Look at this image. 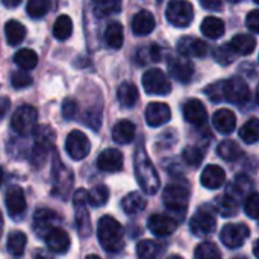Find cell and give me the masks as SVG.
<instances>
[{"label":"cell","instance_id":"ba28073f","mask_svg":"<svg viewBox=\"0 0 259 259\" xmlns=\"http://www.w3.org/2000/svg\"><path fill=\"white\" fill-rule=\"evenodd\" d=\"M165 17L168 23L176 27H187L194 18L193 5L187 0H170L165 9Z\"/></svg>","mask_w":259,"mask_h":259},{"label":"cell","instance_id":"9c48e42d","mask_svg":"<svg viewBox=\"0 0 259 259\" xmlns=\"http://www.w3.org/2000/svg\"><path fill=\"white\" fill-rule=\"evenodd\" d=\"M143 87L147 94L167 96L171 91V83L167 74L159 68H150L143 76Z\"/></svg>","mask_w":259,"mask_h":259},{"label":"cell","instance_id":"f5cc1de1","mask_svg":"<svg viewBox=\"0 0 259 259\" xmlns=\"http://www.w3.org/2000/svg\"><path fill=\"white\" fill-rule=\"evenodd\" d=\"M200 5L208 11H222L223 0H200Z\"/></svg>","mask_w":259,"mask_h":259},{"label":"cell","instance_id":"484cf974","mask_svg":"<svg viewBox=\"0 0 259 259\" xmlns=\"http://www.w3.org/2000/svg\"><path fill=\"white\" fill-rule=\"evenodd\" d=\"M228 44H229V47L232 49V52L237 56H247V55L255 52V49H256V38L253 35L240 33V35H235Z\"/></svg>","mask_w":259,"mask_h":259},{"label":"cell","instance_id":"4316f807","mask_svg":"<svg viewBox=\"0 0 259 259\" xmlns=\"http://www.w3.org/2000/svg\"><path fill=\"white\" fill-rule=\"evenodd\" d=\"M147 206V202L146 199L138 193V191H134V193H129L127 196H124L120 202V208L121 211L129 215V217H134V215H138L140 212H143Z\"/></svg>","mask_w":259,"mask_h":259},{"label":"cell","instance_id":"f35d334b","mask_svg":"<svg viewBox=\"0 0 259 259\" xmlns=\"http://www.w3.org/2000/svg\"><path fill=\"white\" fill-rule=\"evenodd\" d=\"M93 9L96 17H108L120 12L121 0H93Z\"/></svg>","mask_w":259,"mask_h":259},{"label":"cell","instance_id":"d590c367","mask_svg":"<svg viewBox=\"0 0 259 259\" xmlns=\"http://www.w3.org/2000/svg\"><path fill=\"white\" fill-rule=\"evenodd\" d=\"M26 244H27V237H26V234L21 232V231H14V232H11L9 237H8V241H6L8 252H9L12 256H21V255L24 253Z\"/></svg>","mask_w":259,"mask_h":259},{"label":"cell","instance_id":"d4e9b609","mask_svg":"<svg viewBox=\"0 0 259 259\" xmlns=\"http://www.w3.org/2000/svg\"><path fill=\"white\" fill-rule=\"evenodd\" d=\"M212 124L220 134H232L237 127V117L231 109H219L212 115Z\"/></svg>","mask_w":259,"mask_h":259},{"label":"cell","instance_id":"ac0fdd59","mask_svg":"<svg viewBox=\"0 0 259 259\" xmlns=\"http://www.w3.org/2000/svg\"><path fill=\"white\" fill-rule=\"evenodd\" d=\"M44 241H46V246L49 247L50 252L53 253H58V255H64L68 252L70 249V237L68 234L61 229L59 226L50 229L44 237Z\"/></svg>","mask_w":259,"mask_h":259},{"label":"cell","instance_id":"681fc988","mask_svg":"<svg viewBox=\"0 0 259 259\" xmlns=\"http://www.w3.org/2000/svg\"><path fill=\"white\" fill-rule=\"evenodd\" d=\"M11 83H12V87L17 88V90L26 88V87H29V85L32 83V76H30L27 71H24V70L15 71V73H12V76H11Z\"/></svg>","mask_w":259,"mask_h":259},{"label":"cell","instance_id":"8d00e7d4","mask_svg":"<svg viewBox=\"0 0 259 259\" xmlns=\"http://www.w3.org/2000/svg\"><path fill=\"white\" fill-rule=\"evenodd\" d=\"M162 250V246L152 240H143L137 246V255L140 259H158Z\"/></svg>","mask_w":259,"mask_h":259},{"label":"cell","instance_id":"8992f818","mask_svg":"<svg viewBox=\"0 0 259 259\" xmlns=\"http://www.w3.org/2000/svg\"><path fill=\"white\" fill-rule=\"evenodd\" d=\"M38 112L30 105H21L11 117V127L18 135H29L36 127Z\"/></svg>","mask_w":259,"mask_h":259},{"label":"cell","instance_id":"5bb4252c","mask_svg":"<svg viewBox=\"0 0 259 259\" xmlns=\"http://www.w3.org/2000/svg\"><path fill=\"white\" fill-rule=\"evenodd\" d=\"M167 67L168 71L171 74V77L178 82L187 83L193 79L194 74V65L193 62L182 55H170L168 61H167Z\"/></svg>","mask_w":259,"mask_h":259},{"label":"cell","instance_id":"be15d7a7","mask_svg":"<svg viewBox=\"0 0 259 259\" xmlns=\"http://www.w3.org/2000/svg\"><path fill=\"white\" fill-rule=\"evenodd\" d=\"M234 259H244V258H234Z\"/></svg>","mask_w":259,"mask_h":259},{"label":"cell","instance_id":"6da1fadb","mask_svg":"<svg viewBox=\"0 0 259 259\" xmlns=\"http://www.w3.org/2000/svg\"><path fill=\"white\" fill-rule=\"evenodd\" d=\"M205 93L215 103L226 100L229 103L243 105L250 97L249 85L241 77H231L228 80H219V82L209 85L205 90Z\"/></svg>","mask_w":259,"mask_h":259},{"label":"cell","instance_id":"4fadbf2b","mask_svg":"<svg viewBox=\"0 0 259 259\" xmlns=\"http://www.w3.org/2000/svg\"><path fill=\"white\" fill-rule=\"evenodd\" d=\"M250 237V229L243 223L226 225L220 232V240L228 249H240Z\"/></svg>","mask_w":259,"mask_h":259},{"label":"cell","instance_id":"7bdbcfd3","mask_svg":"<svg viewBox=\"0 0 259 259\" xmlns=\"http://www.w3.org/2000/svg\"><path fill=\"white\" fill-rule=\"evenodd\" d=\"M240 137L244 143L247 144H255L259 140V121L258 118H250L241 129H240Z\"/></svg>","mask_w":259,"mask_h":259},{"label":"cell","instance_id":"1f68e13d","mask_svg":"<svg viewBox=\"0 0 259 259\" xmlns=\"http://www.w3.org/2000/svg\"><path fill=\"white\" fill-rule=\"evenodd\" d=\"M117 100L123 108H131L138 100V88L132 82H123L117 90Z\"/></svg>","mask_w":259,"mask_h":259},{"label":"cell","instance_id":"c3c4849f","mask_svg":"<svg viewBox=\"0 0 259 259\" xmlns=\"http://www.w3.org/2000/svg\"><path fill=\"white\" fill-rule=\"evenodd\" d=\"M244 212L252 219L256 220L259 212V196L256 191H252L246 199H244Z\"/></svg>","mask_w":259,"mask_h":259},{"label":"cell","instance_id":"680465c9","mask_svg":"<svg viewBox=\"0 0 259 259\" xmlns=\"http://www.w3.org/2000/svg\"><path fill=\"white\" fill-rule=\"evenodd\" d=\"M87 259H100L97 255H90V256H87Z\"/></svg>","mask_w":259,"mask_h":259},{"label":"cell","instance_id":"91938a15","mask_svg":"<svg viewBox=\"0 0 259 259\" xmlns=\"http://www.w3.org/2000/svg\"><path fill=\"white\" fill-rule=\"evenodd\" d=\"M167 259H182V256H179V255H173V256H170V258Z\"/></svg>","mask_w":259,"mask_h":259},{"label":"cell","instance_id":"6125c7cd","mask_svg":"<svg viewBox=\"0 0 259 259\" xmlns=\"http://www.w3.org/2000/svg\"><path fill=\"white\" fill-rule=\"evenodd\" d=\"M253 2H255V3H259V0H253Z\"/></svg>","mask_w":259,"mask_h":259},{"label":"cell","instance_id":"74e56055","mask_svg":"<svg viewBox=\"0 0 259 259\" xmlns=\"http://www.w3.org/2000/svg\"><path fill=\"white\" fill-rule=\"evenodd\" d=\"M14 61H15V64L21 70L29 71V70H33L36 67V64H38V55L32 49H21V50H18L15 53Z\"/></svg>","mask_w":259,"mask_h":259},{"label":"cell","instance_id":"9a60e30c","mask_svg":"<svg viewBox=\"0 0 259 259\" xmlns=\"http://www.w3.org/2000/svg\"><path fill=\"white\" fill-rule=\"evenodd\" d=\"M5 203H6V209H8V214L12 220H21L26 214V208H27V203H26V196H24V191L20 188V187H11L8 188L6 191V196H5Z\"/></svg>","mask_w":259,"mask_h":259},{"label":"cell","instance_id":"60d3db41","mask_svg":"<svg viewBox=\"0 0 259 259\" xmlns=\"http://www.w3.org/2000/svg\"><path fill=\"white\" fill-rule=\"evenodd\" d=\"M108 199H109V190L105 185H97L93 190L87 191V202L94 208L105 206L108 203Z\"/></svg>","mask_w":259,"mask_h":259},{"label":"cell","instance_id":"4dcf8cb0","mask_svg":"<svg viewBox=\"0 0 259 259\" xmlns=\"http://www.w3.org/2000/svg\"><path fill=\"white\" fill-rule=\"evenodd\" d=\"M200 30H202V33L206 38H209V39H219L220 36L225 35L226 27H225L223 20H220L219 17H206L202 21Z\"/></svg>","mask_w":259,"mask_h":259},{"label":"cell","instance_id":"7a4b0ae2","mask_svg":"<svg viewBox=\"0 0 259 259\" xmlns=\"http://www.w3.org/2000/svg\"><path fill=\"white\" fill-rule=\"evenodd\" d=\"M134 168H135V176H137V181H138L141 190L149 196L156 194L161 187L159 176H158V171H156L155 165L152 164V161L143 146H140L135 152Z\"/></svg>","mask_w":259,"mask_h":259},{"label":"cell","instance_id":"44dd1931","mask_svg":"<svg viewBox=\"0 0 259 259\" xmlns=\"http://www.w3.org/2000/svg\"><path fill=\"white\" fill-rule=\"evenodd\" d=\"M178 52L182 56H194V58H203L208 53V46L193 36H184L178 41Z\"/></svg>","mask_w":259,"mask_h":259},{"label":"cell","instance_id":"e575fe53","mask_svg":"<svg viewBox=\"0 0 259 259\" xmlns=\"http://www.w3.org/2000/svg\"><path fill=\"white\" fill-rule=\"evenodd\" d=\"M105 41L111 49H121L123 42H124V32H123V26L117 21L111 23L106 30H105Z\"/></svg>","mask_w":259,"mask_h":259},{"label":"cell","instance_id":"11a10c76","mask_svg":"<svg viewBox=\"0 0 259 259\" xmlns=\"http://www.w3.org/2000/svg\"><path fill=\"white\" fill-rule=\"evenodd\" d=\"M2 3H3L6 8H17V6L21 3V0H2Z\"/></svg>","mask_w":259,"mask_h":259},{"label":"cell","instance_id":"ffe728a7","mask_svg":"<svg viewBox=\"0 0 259 259\" xmlns=\"http://www.w3.org/2000/svg\"><path fill=\"white\" fill-rule=\"evenodd\" d=\"M97 168L105 173H117L123 168V155L117 149H105L97 158Z\"/></svg>","mask_w":259,"mask_h":259},{"label":"cell","instance_id":"2e32d148","mask_svg":"<svg viewBox=\"0 0 259 259\" xmlns=\"http://www.w3.org/2000/svg\"><path fill=\"white\" fill-rule=\"evenodd\" d=\"M59 223L61 217L49 208L36 209L33 214V231L38 237H44L50 229L59 226Z\"/></svg>","mask_w":259,"mask_h":259},{"label":"cell","instance_id":"5b68a950","mask_svg":"<svg viewBox=\"0 0 259 259\" xmlns=\"http://www.w3.org/2000/svg\"><path fill=\"white\" fill-rule=\"evenodd\" d=\"M162 199H164V205L167 209L176 214H184L188 208L190 190L181 184H175V185L170 184L164 188Z\"/></svg>","mask_w":259,"mask_h":259},{"label":"cell","instance_id":"f546056e","mask_svg":"<svg viewBox=\"0 0 259 259\" xmlns=\"http://www.w3.org/2000/svg\"><path fill=\"white\" fill-rule=\"evenodd\" d=\"M214 208L215 211L222 215V217H234L238 214V209H240V205H238V200L231 196V194H223V196H219L215 199V203H214Z\"/></svg>","mask_w":259,"mask_h":259},{"label":"cell","instance_id":"db71d44e","mask_svg":"<svg viewBox=\"0 0 259 259\" xmlns=\"http://www.w3.org/2000/svg\"><path fill=\"white\" fill-rule=\"evenodd\" d=\"M11 108V100L8 97H0V120L8 114Z\"/></svg>","mask_w":259,"mask_h":259},{"label":"cell","instance_id":"cb8c5ba5","mask_svg":"<svg viewBox=\"0 0 259 259\" xmlns=\"http://www.w3.org/2000/svg\"><path fill=\"white\" fill-rule=\"evenodd\" d=\"M155 17L149 11H140L132 18V32L138 36H144L153 32L155 29Z\"/></svg>","mask_w":259,"mask_h":259},{"label":"cell","instance_id":"f1b7e54d","mask_svg":"<svg viewBox=\"0 0 259 259\" xmlns=\"http://www.w3.org/2000/svg\"><path fill=\"white\" fill-rule=\"evenodd\" d=\"M253 181L249 178V176H246V175H238L234 181H232V184H231V187H229V190H228V194H231V196H234L238 202H240V199L241 197H247L253 190Z\"/></svg>","mask_w":259,"mask_h":259},{"label":"cell","instance_id":"603a6c76","mask_svg":"<svg viewBox=\"0 0 259 259\" xmlns=\"http://www.w3.org/2000/svg\"><path fill=\"white\" fill-rule=\"evenodd\" d=\"M184 117L193 126H202L208 120L206 109H205L203 103L200 100H197V99H191V100H188L185 103V106H184Z\"/></svg>","mask_w":259,"mask_h":259},{"label":"cell","instance_id":"d6a6232c","mask_svg":"<svg viewBox=\"0 0 259 259\" xmlns=\"http://www.w3.org/2000/svg\"><path fill=\"white\" fill-rule=\"evenodd\" d=\"M5 36L9 46H18L26 38V27L17 20H9L5 24Z\"/></svg>","mask_w":259,"mask_h":259},{"label":"cell","instance_id":"94428289","mask_svg":"<svg viewBox=\"0 0 259 259\" xmlns=\"http://www.w3.org/2000/svg\"><path fill=\"white\" fill-rule=\"evenodd\" d=\"M231 3H238V2H241V0H229Z\"/></svg>","mask_w":259,"mask_h":259},{"label":"cell","instance_id":"b9f144b4","mask_svg":"<svg viewBox=\"0 0 259 259\" xmlns=\"http://www.w3.org/2000/svg\"><path fill=\"white\" fill-rule=\"evenodd\" d=\"M161 58H162V52H161L158 44L143 47L138 50V55H137V59L141 65H144L147 62H159Z\"/></svg>","mask_w":259,"mask_h":259},{"label":"cell","instance_id":"7402d4cb","mask_svg":"<svg viewBox=\"0 0 259 259\" xmlns=\"http://www.w3.org/2000/svg\"><path fill=\"white\" fill-rule=\"evenodd\" d=\"M200 182L208 190H219L226 182V173L220 165H215V164L208 165L202 171Z\"/></svg>","mask_w":259,"mask_h":259},{"label":"cell","instance_id":"d6986e66","mask_svg":"<svg viewBox=\"0 0 259 259\" xmlns=\"http://www.w3.org/2000/svg\"><path fill=\"white\" fill-rule=\"evenodd\" d=\"M171 118V111L167 103L153 102L146 108V121L150 127H159L168 123Z\"/></svg>","mask_w":259,"mask_h":259},{"label":"cell","instance_id":"816d5d0a","mask_svg":"<svg viewBox=\"0 0 259 259\" xmlns=\"http://www.w3.org/2000/svg\"><path fill=\"white\" fill-rule=\"evenodd\" d=\"M246 24L247 27L253 32V33H258L259 32V11L258 9H253L249 12L247 18H246Z\"/></svg>","mask_w":259,"mask_h":259},{"label":"cell","instance_id":"ab89813d","mask_svg":"<svg viewBox=\"0 0 259 259\" xmlns=\"http://www.w3.org/2000/svg\"><path fill=\"white\" fill-rule=\"evenodd\" d=\"M73 33V21L68 15H59L53 24V35L59 41H65Z\"/></svg>","mask_w":259,"mask_h":259},{"label":"cell","instance_id":"8fae6325","mask_svg":"<svg viewBox=\"0 0 259 259\" xmlns=\"http://www.w3.org/2000/svg\"><path fill=\"white\" fill-rule=\"evenodd\" d=\"M215 226H217L215 214L209 206H203L197 209V212L190 220V231L197 237L211 235L215 231Z\"/></svg>","mask_w":259,"mask_h":259},{"label":"cell","instance_id":"e0dca14e","mask_svg":"<svg viewBox=\"0 0 259 259\" xmlns=\"http://www.w3.org/2000/svg\"><path fill=\"white\" fill-rule=\"evenodd\" d=\"M147 228L155 237H168L178 229V222L164 214H153L147 220Z\"/></svg>","mask_w":259,"mask_h":259},{"label":"cell","instance_id":"f907efd6","mask_svg":"<svg viewBox=\"0 0 259 259\" xmlns=\"http://www.w3.org/2000/svg\"><path fill=\"white\" fill-rule=\"evenodd\" d=\"M76 114H77V103L73 99H67L62 103V115H64V118L71 120V118L76 117Z\"/></svg>","mask_w":259,"mask_h":259},{"label":"cell","instance_id":"52a82bcc","mask_svg":"<svg viewBox=\"0 0 259 259\" xmlns=\"http://www.w3.org/2000/svg\"><path fill=\"white\" fill-rule=\"evenodd\" d=\"M52 176H53V194L61 199H67L73 188L74 178H73V171L61 162L58 155H55Z\"/></svg>","mask_w":259,"mask_h":259},{"label":"cell","instance_id":"9f6ffc18","mask_svg":"<svg viewBox=\"0 0 259 259\" xmlns=\"http://www.w3.org/2000/svg\"><path fill=\"white\" fill-rule=\"evenodd\" d=\"M35 259H53L49 253H46V252H38L36 255H35Z\"/></svg>","mask_w":259,"mask_h":259},{"label":"cell","instance_id":"f6af8a7d","mask_svg":"<svg viewBox=\"0 0 259 259\" xmlns=\"http://www.w3.org/2000/svg\"><path fill=\"white\" fill-rule=\"evenodd\" d=\"M50 9V0H27L26 11L32 18H42Z\"/></svg>","mask_w":259,"mask_h":259},{"label":"cell","instance_id":"30bf717a","mask_svg":"<svg viewBox=\"0 0 259 259\" xmlns=\"http://www.w3.org/2000/svg\"><path fill=\"white\" fill-rule=\"evenodd\" d=\"M73 205H74V217H76V229L77 234L82 238H87L91 232V220L90 214L87 211L88 202H87V191L85 190H77L73 197Z\"/></svg>","mask_w":259,"mask_h":259},{"label":"cell","instance_id":"3957f363","mask_svg":"<svg viewBox=\"0 0 259 259\" xmlns=\"http://www.w3.org/2000/svg\"><path fill=\"white\" fill-rule=\"evenodd\" d=\"M97 237L100 246L109 253H118L124 247L123 226L111 215H105L99 220Z\"/></svg>","mask_w":259,"mask_h":259},{"label":"cell","instance_id":"ee69618b","mask_svg":"<svg viewBox=\"0 0 259 259\" xmlns=\"http://www.w3.org/2000/svg\"><path fill=\"white\" fill-rule=\"evenodd\" d=\"M194 259H222V253L214 243H200L194 250Z\"/></svg>","mask_w":259,"mask_h":259},{"label":"cell","instance_id":"277c9868","mask_svg":"<svg viewBox=\"0 0 259 259\" xmlns=\"http://www.w3.org/2000/svg\"><path fill=\"white\" fill-rule=\"evenodd\" d=\"M33 149L30 159L33 165H42L47 153L50 152L53 143H55V132L49 126H36L33 129Z\"/></svg>","mask_w":259,"mask_h":259},{"label":"cell","instance_id":"bcb514c9","mask_svg":"<svg viewBox=\"0 0 259 259\" xmlns=\"http://www.w3.org/2000/svg\"><path fill=\"white\" fill-rule=\"evenodd\" d=\"M203 156H205L203 149H200L197 146H188L182 152V159L191 167H199L203 161Z\"/></svg>","mask_w":259,"mask_h":259},{"label":"cell","instance_id":"836d02e7","mask_svg":"<svg viewBox=\"0 0 259 259\" xmlns=\"http://www.w3.org/2000/svg\"><path fill=\"white\" fill-rule=\"evenodd\" d=\"M217 155L222 159L228 161V162H235V161H238L243 156V150H241V147L235 141L226 140V141H223V143L219 144Z\"/></svg>","mask_w":259,"mask_h":259},{"label":"cell","instance_id":"83f0119b","mask_svg":"<svg viewBox=\"0 0 259 259\" xmlns=\"http://www.w3.org/2000/svg\"><path fill=\"white\" fill-rule=\"evenodd\" d=\"M135 124L129 120H120L112 127V140L117 144H129L135 138Z\"/></svg>","mask_w":259,"mask_h":259},{"label":"cell","instance_id":"7c38bea8","mask_svg":"<svg viewBox=\"0 0 259 259\" xmlns=\"http://www.w3.org/2000/svg\"><path fill=\"white\" fill-rule=\"evenodd\" d=\"M65 150L73 161H82L88 156L91 150V143L83 132L71 131L65 140Z\"/></svg>","mask_w":259,"mask_h":259},{"label":"cell","instance_id":"7dc6e473","mask_svg":"<svg viewBox=\"0 0 259 259\" xmlns=\"http://www.w3.org/2000/svg\"><path fill=\"white\" fill-rule=\"evenodd\" d=\"M214 58L219 64H223V65H229L235 61L237 55L232 52V49L229 47V44H223V46H219L214 52Z\"/></svg>","mask_w":259,"mask_h":259},{"label":"cell","instance_id":"6f0895ef","mask_svg":"<svg viewBox=\"0 0 259 259\" xmlns=\"http://www.w3.org/2000/svg\"><path fill=\"white\" fill-rule=\"evenodd\" d=\"M2 232H3V217H2V212H0V237H2Z\"/></svg>","mask_w":259,"mask_h":259}]
</instances>
